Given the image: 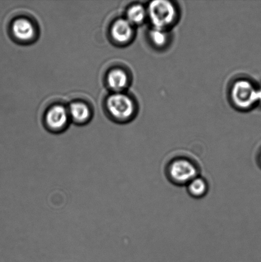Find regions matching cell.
<instances>
[{
  "label": "cell",
  "instance_id": "6da1fadb",
  "mask_svg": "<svg viewBox=\"0 0 261 262\" xmlns=\"http://www.w3.org/2000/svg\"><path fill=\"white\" fill-rule=\"evenodd\" d=\"M147 15L153 28L167 30L175 23L177 15L176 8L172 3L165 0H155L150 2Z\"/></svg>",
  "mask_w": 261,
  "mask_h": 262
},
{
  "label": "cell",
  "instance_id": "7a4b0ae2",
  "mask_svg": "<svg viewBox=\"0 0 261 262\" xmlns=\"http://www.w3.org/2000/svg\"><path fill=\"white\" fill-rule=\"evenodd\" d=\"M231 97L235 106L240 109H247L255 102L261 101V90H255L249 81L239 80L232 86Z\"/></svg>",
  "mask_w": 261,
  "mask_h": 262
},
{
  "label": "cell",
  "instance_id": "3957f363",
  "mask_svg": "<svg viewBox=\"0 0 261 262\" xmlns=\"http://www.w3.org/2000/svg\"><path fill=\"white\" fill-rule=\"evenodd\" d=\"M107 108L111 114L116 119H129L134 114V102L129 96L122 94H115L109 97L107 102Z\"/></svg>",
  "mask_w": 261,
  "mask_h": 262
},
{
  "label": "cell",
  "instance_id": "277c9868",
  "mask_svg": "<svg viewBox=\"0 0 261 262\" xmlns=\"http://www.w3.org/2000/svg\"><path fill=\"white\" fill-rule=\"evenodd\" d=\"M170 173L171 178L177 183L185 184L196 178L197 170L191 162L180 159L171 164Z\"/></svg>",
  "mask_w": 261,
  "mask_h": 262
},
{
  "label": "cell",
  "instance_id": "5b68a950",
  "mask_svg": "<svg viewBox=\"0 0 261 262\" xmlns=\"http://www.w3.org/2000/svg\"><path fill=\"white\" fill-rule=\"evenodd\" d=\"M111 33L112 37L117 42L126 43L132 39L134 28L127 19H120L112 26Z\"/></svg>",
  "mask_w": 261,
  "mask_h": 262
},
{
  "label": "cell",
  "instance_id": "8992f818",
  "mask_svg": "<svg viewBox=\"0 0 261 262\" xmlns=\"http://www.w3.org/2000/svg\"><path fill=\"white\" fill-rule=\"evenodd\" d=\"M68 115L65 107L61 106H54L48 112L46 120L49 126L54 129L63 127L67 121Z\"/></svg>",
  "mask_w": 261,
  "mask_h": 262
},
{
  "label": "cell",
  "instance_id": "52a82bcc",
  "mask_svg": "<svg viewBox=\"0 0 261 262\" xmlns=\"http://www.w3.org/2000/svg\"><path fill=\"white\" fill-rule=\"evenodd\" d=\"M12 31L15 37L21 40H30L35 33L32 23L24 19L15 21L12 26Z\"/></svg>",
  "mask_w": 261,
  "mask_h": 262
},
{
  "label": "cell",
  "instance_id": "ba28073f",
  "mask_svg": "<svg viewBox=\"0 0 261 262\" xmlns=\"http://www.w3.org/2000/svg\"><path fill=\"white\" fill-rule=\"evenodd\" d=\"M107 81L110 87L116 91L124 89L128 84V76L125 71L121 69H114L110 72L107 78Z\"/></svg>",
  "mask_w": 261,
  "mask_h": 262
},
{
  "label": "cell",
  "instance_id": "9c48e42d",
  "mask_svg": "<svg viewBox=\"0 0 261 262\" xmlns=\"http://www.w3.org/2000/svg\"><path fill=\"white\" fill-rule=\"evenodd\" d=\"M147 17V10L141 5H133L127 11V19L133 26L142 24Z\"/></svg>",
  "mask_w": 261,
  "mask_h": 262
},
{
  "label": "cell",
  "instance_id": "30bf717a",
  "mask_svg": "<svg viewBox=\"0 0 261 262\" xmlns=\"http://www.w3.org/2000/svg\"><path fill=\"white\" fill-rule=\"evenodd\" d=\"M70 113L73 119L79 122L85 121L89 115L88 107L80 102L72 104L70 107Z\"/></svg>",
  "mask_w": 261,
  "mask_h": 262
},
{
  "label": "cell",
  "instance_id": "8fae6325",
  "mask_svg": "<svg viewBox=\"0 0 261 262\" xmlns=\"http://www.w3.org/2000/svg\"><path fill=\"white\" fill-rule=\"evenodd\" d=\"M150 38L155 47H164L168 42V33L166 30L153 28L150 32Z\"/></svg>",
  "mask_w": 261,
  "mask_h": 262
},
{
  "label": "cell",
  "instance_id": "7c38bea8",
  "mask_svg": "<svg viewBox=\"0 0 261 262\" xmlns=\"http://www.w3.org/2000/svg\"><path fill=\"white\" fill-rule=\"evenodd\" d=\"M188 190L193 196H202L206 193L207 185L203 179L196 177L193 181L189 182Z\"/></svg>",
  "mask_w": 261,
  "mask_h": 262
}]
</instances>
